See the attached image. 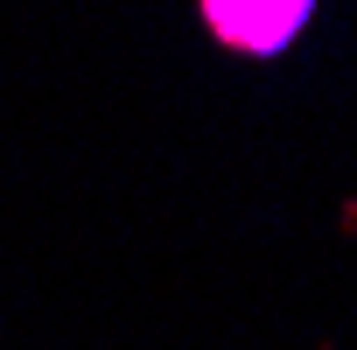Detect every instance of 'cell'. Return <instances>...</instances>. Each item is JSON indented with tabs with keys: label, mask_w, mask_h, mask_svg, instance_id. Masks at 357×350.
Masks as SVG:
<instances>
[{
	"label": "cell",
	"mask_w": 357,
	"mask_h": 350,
	"mask_svg": "<svg viewBox=\"0 0 357 350\" xmlns=\"http://www.w3.org/2000/svg\"><path fill=\"white\" fill-rule=\"evenodd\" d=\"M197 15L218 50L266 63V56L294 50V36L315 22V0H197Z\"/></svg>",
	"instance_id": "cell-1"
}]
</instances>
